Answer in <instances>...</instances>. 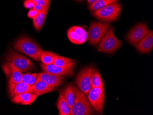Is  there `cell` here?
I'll list each match as a JSON object with an SVG mask.
<instances>
[{
	"label": "cell",
	"mask_w": 153,
	"mask_h": 115,
	"mask_svg": "<svg viewBox=\"0 0 153 115\" xmlns=\"http://www.w3.org/2000/svg\"><path fill=\"white\" fill-rule=\"evenodd\" d=\"M13 45L17 51L24 53L36 61L40 60L42 50L36 43L30 38L26 36L21 37Z\"/></svg>",
	"instance_id": "6da1fadb"
},
{
	"label": "cell",
	"mask_w": 153,
	"mask_h": 115,
	"mask_svg": "<svg viewBox=\"0 0 153 115\" xmlns=\"http://www.w3.org/2000/svg\"><path fill=\"white\" fill-rule=\"evenodd\" d=\"M75 101L71 108L70 115H90L94 114L95 110L88 99L75 86H73Z\"/></svg>",
	"instance_id": "7a4b0ae2"
},
{
	"label": "cell",
	"mask_w": 153,
	"mask_h": 115,
	"mask_svg": "<svg viewBox=\"0 0 153 115\" xmlns=\"http://www.w3.org/2000/svg\"><path fill=\"white\" fill-rule=\"evenodd\" d=\"M122 10V6L119 3L110 4L99 10L92 11L91 14L100 21L112 22L117 19Z\"/></svg>",
	"instance_id": "3957f363"
},
{
	"label": "cell",
	"mask_w": 153,
	"mask_h": 115,
	"mask_svg": "<svg viewBox=\"0 0 153 115\" xmlns=\"http://www.w3.org/2000/svg\"><path fill=\"white\" fill-rule=\"evenodd\" d=\"M122 42L115 37L113 27L108 29L100 39L98 46L99 50L105 53H113L121 47Z\"/></svg>",
	"instance_id": "277c9868"
},
{
	"label": "cell",
	"mask_w": 153,
	"mask_h": 115,
	"mask_svg": "<svg viewBox=\"0 0 153 115\" xmlns=\"http://www.w3.org/2000/svg\"><path fill=\"white\" fill-rule=\"evenodd\" d=\"M109 27L110 24L108 22H92L90 24L88 33L89 43L93 45L98 44Z\"/></svg>",
	"instance_id": "5b68a950"
},
{
	"label": "cell",
	"mask_w": 153,
	"mask_h": 115,
	"mask_svg": "<svg viewBox=\"0 0 153 115\" xmlns=\"http://www.w3.org/2000/svg\"><path fill=\"white\" fill-rule=\"evenodd\" d=\"M94 70L93 67H86L79 72L76 79V86L85 96H88L91 88V78Z\"/></svg>",
	"instance_id": "8992f818"
},
{
	"label": "cell",
	"mask_w": 153,
	"mask_h": 115,
	"mask_svg": "<svg viewBox=\"0 0 153 115\" xmlns=\"http://www.w3.org/2000/svg\"><path fill=\"white\" fill-rule=\"evenodd\" d=\"M87 96L95 111L102 115L105 99L104 87L91 88Z\"/></svg>",
	"instance_id": "52a82bcc"
},
{
	"label": "cell",
	"mask_w": 153,
	"mask_h": 115,
	"mask_svg": "<svg viewBox=\"0 0 153 115\" xmlns=\"http://www.w3.org/2000/svg\"><path fill=\"white\" fill-rule=\"evenodd\" d=\"M6 61L7 62H11L13 64L21 73L30 71L33 67L32 63L29 59L13 50H10L7 55Z\"/></svg>",
	"instance_id": "ba28073f"
},
{
	"label": "cell",
	"mask_w": 153,
	"mask_h": 115,
	"mask_svg": "<svg viewBox=\"0 0 153 115\" xmlns=\"http://www.w3.org/2000/svg\"><path fill=\"white\" fill-rule=\"evenodd\" d=\"M149 31L145 23L138 24L128 33L126 38L131 44L133 46H136Z\"/></svg>",
	"instance_id": "9c48e42d"
},
{
	"label": "cell",
	"mask_w": 153,
	"mask_h": 115,
	"mask_svg": "<svg viewBox=\"0 0 153 115\" xmlns=\"http://www.w3.org/2000/svg\"><path fill=\"white\" fill-rule=\"evenodd\" d=\"M3 72L8 79V84L22 82V73L11 62H7L2 67Z\"/></svg>",
	"instance_id": "30bf717a"
},
{
	"label": "cell",
	"mask_w": 153,
	"mask_h": 115,
	"mask_svg": "<svg viewBox=\"0 0 153 115\" xmlns=\"http://www.w3.org/2000/svg\"><path fill=\"white\" fill-rule=\"evenodd\" d=\"M68 36L70 42L76 44L85 43L88 38L87 32L79 26H74L68 31Z\"/></svg>",
	"instance_id": "8fae6325"
},
{
	"label": "cell",
	"mask_w": 153,
	"mask_h": 115,
	"mask_svg": "<svg viewBox=\"0 0 153 115\" xmlns=\"http://www.w3.org/2000/svg\"><path fill=\"white\" fill-rule=\"evenodd\" d=\"M75 65V62L68 67H60L53 64L45 65L42 63L40 66L44 72L63 77L64 76L70 75L73 73V70L74 68Z\"/></svg>",
	"instance_id": "7c38bea8"
},
{
	"label": "cell",
	"mask_w": 153,
	"mask_h": 115,
	"mask_svg": "<svg viewBox=\"0 0 153 115\" xmlns=\"http://www.w3.org/2000/svg\"><path fill=\"white\" fill-rule=\"evenodd\" d=\"M37 80L43 81L51 86L56 87L63 81V77L44 72L38 74Z\"/></svg>",
	"instance_id": "4fadbf2b"
},
{
	"label": "cell",
	"mask_w": 153,
	"mask_h": 115,
	"mask_svg": "<svg viewBox=\"0 0 153 115\" xmlns=\"http://www.w3.org/2000/svg\"><path fill=\"white\" fill-rule=\"evenodd\" d=\"M8 87L9 95L12 98L24 93H33L31 86L22 81L17 84H8Z\"/></svg>",
	"instance_id": "5bb4252c"
},
{
	"label": "cell",
	"mask_w": 153,
	"mask_h": 115,
	"mask_svg": "<svg viewBox=\"0 0 153 115\" xmlns=\"http://www.w3.org/2000/svg\"><path fill=\"white\" fill-rule=\"evenodd\" d=\"M153 47V31L149 30L148 33L136 45V49L143 53L150 52Z\"/></svg>",
	"instance_id": "9a60e30c"
},
{
	"label": "cell",
	"mask_w": 153,
	"mask_h": 115,
	"mask_svg": "<svg viewBox=\"0 0 153 115\" xmlns=\"http://www.w3.org/2000/svg\"><path fill=\"white\" fill-rule=\"evenodd\" d=\"M37 96L33 93H24L12 98L13 102L24 105H29L34 102Z\"/></svg>",
	"instance_id": "2e32d148"
},
{
	"label": "cell",
	"mask_w": 153,
	"mask_h": 115,
	"mask_svg": "<svg viewBox=\"0 0 153 115\" xmlns=\"http://www.w3.org/2000/svg\"><path fill=\"white\" fill-rule=\"evenodd\" d=\"M33 92L37 96L53 91L56 90V87L51 86L43 81L37 80L35 85L32 86Z\"/></svg>",
	"instance_id": "e0dca14e"
},
{
	"label": "cell",
	"mask_w": 153,
	"mask_h": 115,
	"mask_svg": "<svg viewBox=\"0 0 153 115\" xmlns=\"http://www.w3.org/2000/svg\"><path fill=\"white\" fill-rule=\"evenodd\" d=\"M60 94L67 101L70 108H72L75 101V94L73 85H69L65 87L63 90L60 91Z\"/></svg>",
	"instance_id": "ac0fdd59"
},
{
	"label": "cell",
	"mask_w": 153,
	"mask_h": 115,
	"mask_svg": "<svg viewBox=\"0 0 153 115\" xmlns=\"http://www.w3.org/2000/svg\"><path fill=\"white\" fill-rule=\"evenodd\" d=\"M56 106L59 111V115H70L71 108L61 94L59 95L58 97L56 103Z\"/></svg>",
	"instance_id": "d6986e66"
},
{
	"label": "cell",
	"mask_w": 153,
	"mask_h": 115,
	"mask_svg": "<svg viewBox=\"0 0 153 115\" xmlns=\"http://www.w3.org/2000/svg\"><path fill=\"white\" fill-rule=\"evenodd\" d=\"M118 0H96L88 6V9L91 11L99 10L110 4L117 2Z\"/></svg>",
	"instance_id": "ffe728a7"
},
{
	"label": "cell",
	"mask_w": 153,
	"mask_h": 115,
	"mask_svg": "<svg viewBox=\"0 0 153 115\" xmlns=\"http://www.w3.org/2000/svg\"><path fill=\"white\" fill-rule=\"evenodd\" d=\"M48 9L49 8H46L43 11L39 12L36 18L33 19V25L37 30H39L43 25Z\"/></svg>",
	"instance_id": "44dd1931"
},
{
	"label": "cell",
	"mask_w": 153,
	"mask_h": 115,
	"mask_svg": "<svg viewBox=\"0 0 153 115\" xmlns=\"http://www.w3.org/2000/svg\"><path fill=\"white\" fill-rule=\"evenodd\" d=\"M74 60L63 56L57 55L55 57L52 64L60 67H66L74 63Z\"/></svg>",
	"instance_id": "7402d4cb"
},
{
	"label": "cell",
	"mask_w": 153,
	"mask_h": 115,
	"mask_svg": "<svg viewBox=\"0 0 153 115\" xmlns=\"http://www.w3.org/2000/svg\"><path fill=\"white\" fill-rule=\"evenodd\" d=\"M57 55L48 51H42L40 56V60L43 64L49 65L52 64L55 57Z\"/></svg>",
	"instance_id": "603a6c76"
},
{
	"label": "cell",
	"mask_w": 153,
	"mask_h": 115,
	"mask_svg": "<svg viewBox=\"0 0 153 115\" xmlns=\"http://www.w3.org/2000/svg\"><path fill=\"white\" fill-rule=\"evenodd\" d=\"M91 88L103 87V82L98 70L94 69L91 78Z\"/></svg>",
	"instance_id": "cb8c5ba5"
},
{
	"label": "cell",
	"mask_w": 153,
	"mask_h": 115,
	"mask_svg": "<svg viewBox=\"0 0 153 115\" xmlns=\"http://www.w3.org/2000/svg\"><path fill=\"white\" fill-rule=\"evenodd\" d=\"M37 79V73H25L22 74V82L31 86L36 83Z\"/></svg>",
	"instance_id": "d4e9b609"
},
{
	"label": "cell",
	"mask_w": 153,
	"mask_h": 115,
	"mask_svg": "<svg viewBox=\"0 0 153 115\" xmlns=\"http://www.w3.org/2000/svg\"><path fill=\"white\" fill-rule=\"evenodd\" d=\"M35 3L42 6L44 8H47L49 7L50 0H38Z\"/></svg>",
	"instance_id": "484cf974"
},
{
	"label": "cell",
	"mask_w": 153,
	"mask_h": 115,
	"mask_svg": "<svg viewBox=\"0 0 153 115\" xmlns=\"http://www.w3.org/2000/svg\"><path fill=\"white\" fill-rule=\"evenodd\" d=\"M39 12L33 9V8L31 9L29 11V13H27V17L30 18V19H33L36 18V16L38 14Z\"/></svg>",
	"instance_id": "4316f807"
},
{
	"label": "cell",
	"mask_w": 153,
	"mask_h": 115,
	"mask_svg": "<svg viewBox=\"0 0 153 115\" xmlns=\"http://www.w3.org/2000/svg\"><path fill=\"white\" fill-rule=\"evenodd\" d=\"M34 4H35V3L33 2V1H29V0H25L24 5H25V7L26 8H31L33 7Z\"/></svg>",
	"instance_id": "83f0119b"
},
{
	"label": "cell",
	"mask_w": 153,
	"mask_h": 115,
	"mask_svg": "<svg viewBox=\"0 0 153 115\" xmlns=\"http://www.w3.org/2000/svg\"><path fill=\"white\" fill-rule=\"evenodd\" d=\"M33 9L36 10V11H38V12H39L41 11H43V10H45L46 8H49V7L47 8H44L42 6H40V5H38V4H34L33 6Z\"/></svg>",
	"instance_id": "f1b7e54d"
},
{
	"label": "cell",
	"mask_w": 153,
	"mask_h": 115,
	"mask_svg": "<svg viewBox=\"0 0 153 115\" xmlns=\"http://www.w3.org/2000/svg\"><path fill=\"white\" fill-rule=\"evenodd\" d=\"M87 1L88 3H89V4H91L95 2L96 0H87Z\"/></svg>",
	"instance_id": "f546056e"
},
{
	"label": "cell",
	"mask_w": 153,
	"mask_h": 115,
	"mask_svg": "<svg viewBox=\"0 0 153 115\" xmlns=\"http://www.w3.org/2000/svg\"><path fill=\"white\" fill-rule=\"evenodd\" d=\"M29 1H33V2H34V3H36L37 1H38V0H29Z\"/></svg>",
	"instance_id": "4dcf8cb0"
},
{
	"label": "cell",
	"mask_w": 153,
	"mask_h": 115,
	"mask_svg": "<svg viewBox=\"0 0 153 115\" xmlns=\"http://www.w3.org/2000/svg\"><path fill=\"white\" fill-rule=\"evenodd\" d=\"M77 1H81L82 0H77Z\"/></svg>",
	"instance_id": "1f68e13d"
}]
</instances>
